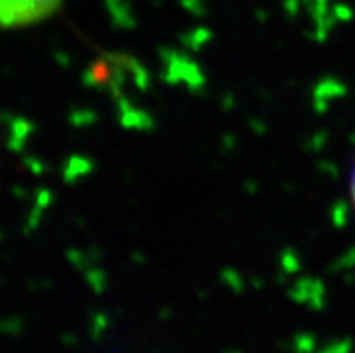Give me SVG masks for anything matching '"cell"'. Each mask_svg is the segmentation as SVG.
<instances>
[{
  "label": "cell",
  "instance_id": "cell-1",
  "mask_svg": "<svg viewBox=\"0 0 355 353\" xmlns=\"http://www.w3.org/2000/svg\"><path fill=\"white\" fill-rule=\"evenodd\" d=\"M63 0H0V29H18L53 17Z\"/></svg>",
  "mask_w": 355,
  "mask_h": 353
},
{
  "label": "cell",
  "instance_id": "cell-2",
  "mask_svg": "<svg viewBox=\"0 0 355 353\" xmlns=\"http://www.w3.org/2000/svg\"><path fill=\"white\" fill-rule=\"evenodd\" d=\"M354 197H355V175H354Z\"/></svg>",
  "mask_w": 355,
  "mask_h": 353
}]
</instances>
